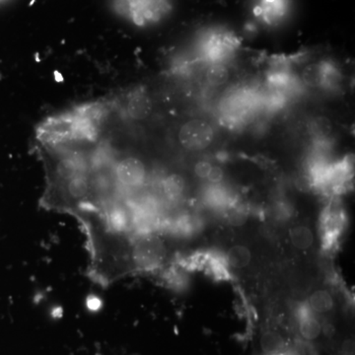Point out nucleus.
<instances>
[{
    "mask_svg": "<svg viewBox=\"0 0 355 355\" xmlns=\"http://www.w3.org/2000/svg\"><path fill=\"white\" fill-rule=\"evenodd\" d=\"M114 13L137 27L162 22L172 10L171 0H111Z\"/></svg>",
    "mask_w": 355,
    "mask_h": 355,
    "instance_id": "1",
    "label": "nucleus"
},
{
    "mask_svg": "<svg viewBox=\"0 0 355 355\" xmlns=\"http://www.w3.org/2000/svg\"><path fill=\"white\" fill-rule=\"evenodd\" d=\"M128 259L130 268L144 272H155L166 268L167 249L158 234L133 238L128 242Z\"/></svg>",
    "mask_w": 355,
    "mask_h": 355,
    "instance_id": "2",
    "label": "nucleus"
},
{
    "mask_svg": "<svg viewBox=\"0 0 355 355\" xmlns=\"http://www.w3.org/2000/svg\"><path fill=\"white\" fill-rule=\"evenodd\" d=\"M239 46L237 37L223 28H211L200 35L198 53L209 64H222L233 55Z\"/></svg>",
    "mask_w": 355,
    "mask_h": 355,
    "instance_id": "3",
    "label": "nucleus"
},
{
    "mask_svg": "<svg viewBox=\"0 0 355 355\" xmlns=\"http://www.w3.org/2000/svg\"><path fill=\"white\" fill-rule=\"evenodd\" d=\"M347 223L345 210L342 203L336 198L331 200L324 207L320 217V233L322 238V248L324 252L335 251L343 234Z\"/></svg>",
    "mask_w": 355,
    "mask_h": 355,
    "instance_id": "4",
    "label": "nucleus"
},
{
    "mask_svg": "<svg viewBox=\"0 0 355 355\" xmlns=\"http://www.w3.org/2000/svg\"><path fill=\"white\" fill-rule=\"evenodd\" d=\"M214 128L207 121L193 119L187 121L180 128L178 139L187 150L200 151L207 148L214 140Z\"/></svg>",
    "mask_w": 355,
    "mask_h": 355,
    "instance_id": "5",
    "label": "nucleus"
},
{
    "mask_svg": "<svg viewBox=\"0 0 355 355\" xmlns=\"http://www.w3.org/2000/svg\"><path fill=\"white\" fill-rule=\"evenodd\" d=\"M254 104V96L250 93H234L229 96L222 105V119L229 125H239L249 118Z\"/></svg>",
    "mask_w": 355,
    "mask_h": 355,
    "instance_id": "6",
    "label": "nucleus"
},
{
    "mask_svg": "<svg viewBox=\"0 0 355 355\" xmlns=\"http://www.w3.org/2000/svg\"><path fill=\"white\" fill-rule=\"evenodd\" d=\"M302 80L313 88H327L336 83L338 77L336 67L330 62H312L302 70Z\"/></svg>",
    "mask_w": 355,
    "mask_h": 355,
    "instance_id": "7",
    "label": "nucleus"
},
{
    "mask_svg": "<svg viewBox=\"0 0 355 355\" xmlns=\"http://www.w3.org/2000/svg\"><path fill=\"white\" fill-rule=\"evenodd\" d=\"M289 0H258L254 14L259 20L268 25H277L286 17Z\"/></svg>",
    "mask_w": 355,
    "mask_h": 355,
    "instance_id": "8",
    "label": "nucleus"
},
{
    "mask_svg": "<svg viewBox=\"0 0 355 355\" xmlns=\"http://www.w3.org/2000/svg\"><path fill=\"white\" fill-rule=\"evenodd\" d=\"M186 191V181L177 173L167 175L159 183V198L168 209V205L177 203L183 198Z\"/></svg>",
    "mask_w": 355,
    "mask_h": 355,
    "instance_id": "9",
    "label": "nucleus"
},
{
    "mask_svg": "<svg viewBox=\"0 0 355 355\" xmlns=\"http://www.w3.org/2000/svg\"><path fill=\"white\" fill-rule=\"evenodd\" d=\"M296 319L298 322L299 334L306 340H317L323 331V324L315 316V313L310 309L308 304L298 308Z\"/></svg>",
    "mask_w": 355,
    "mask_h": 355,
    "instance_id": "10",
    "label": "nucleus"
},
{
    "mask_svg": "<svg viewBox=\"0 0 355 355\" xmlns=\"http://www.w3.org/2000/svg\"><path fill=\"white\" fill-rule=\"evenodd\" d=\"M225 256L218 252L209 251L203 272L217 282H227L232 277Z\"/></svg>",
    "mask_w": 355,
    "mask_h": 355,
    "instance_id": "11",
    "label": "nucleus"
},
{
    "mask_svg": "<svg viewBox=\"0 0 355 355\" xmlns=\"http://www.w3.org/2000/svg\"><path fill=\"white\" fill-rule=\"evenodd\" d=\"M261 349L265 355L286 354V342L279 331H266L261 335Z\"/></svg>",
    "mask_w": 355,
    "mask_h": 355,
    "instance_id": "12",
    "label": "nucleus"
},
{
    "mask_svg": "<svg viewBox=\"0 0 355 355\" xmlns=\"http://www.w3.org/2000/svg\"><path fill=\"white\" fill-rule=\"evenodd\" d=\"M251 252L242 245H236L226 254L225 259L229 266L234 268H244L251 261Z\"/></svg>",
    "mask_w": 355,
    "mask_h": 355,
    "instance_id": "13",
    "label": "nucleus"
},
{
    "mask_svg": "<svg viewBox=\"0 0 355 355\" xmlns=\"http://www.w3.org/2000/svg\"><path fill=\"white\" fill-rule=\"evenodd\" d=\"M334 299L326 291H318L311 295L309 300L310 309L314 313H328L334 308Z\"/></svg>",
    "mask_w": 355,
    "mask_h": 355,
    "instance_id": "14",
    "label": "nucleus"
},
{
    "mask_svg": "<svg viewBox=\"0 0 355 355\" xmlns=\"http://www.w3.org/2000/svg\"><path fill=\"white\" fill-rule=\"evenodd\" d=\"M292 244L297 249L306 250L314 242L312 231L306 226H297L291 233Z\"/></svg>",
    "mask_w": 355,
    "mask_h": 355,
    "instance_id": "15",
    "label": "nucleus"
},
{
    "mask_svg": "<svg viewBox=\"0 0 355 355\" xmlns=\"http://www.w3.org/2000/svg\"><path fill=\"white\" fill-rule=\"evenodd\" d=\"M205 78L210 85H223L227 83L229 78L227 67L223 64H209V69L205 72Z\"/></svg>",
    "mask_w": 355,
    "mask_h": 355,
    "instance_id": "16",
    "label": "nucleus"
},
{
    "mask_svg": "<svg viewBox=\"0 0 355 355\" xmlns=\"http://www.w3.org/2000/svg\"><path fill=\"white\" fill-rule=\"evenodd\" d=\"M212 166L209 162H207V161H200L198 162L195 167V174L197 175L198 178L200 179L207 180V177H209L210 171H211Z\"/></svg>",
    "mask_w": 355,
    "mask_h": 355,
    "instance_id": "17",
    "label": "nucleus"
},
{
    "mask_svg": "<svg viewBox=\"0 0 355 355\" xmlns=\"http://www.w3.org/2000/svg\"><path fill=\"white\" fill-rule=\"evenodd\" d=\"M223 176L224 174L223 171L221 170V168L216 167V166H214L207 180L209 182L210 184H217L220 183L222 179H223Z\"/></svg>",
    "mask_w": 355,
    "mask_h": 355,
    "instance_id": "18",
    "label": "nucleus"
},
{
    "mask_svg": "<svg viewBox=\"0 0 355 355\" xmlns=\"http://www.w3.org/2000/svg\"><path fill=\"white\" fill-rule=\"evenodd\" d=\"M279 355H294L293 354H291V352H286V354H282Z\"/></svg>",
    "mask_w": 355,
    "mask_h": 355,
    "instance_id": "19",
    "label": "nucleus"
},
{
    "mask_svg": "<svg viewBox=\"0 0 355 355\" xmlns=\"http://www.w3.org/2000/svg\"><path fill=\"white\" fill-rule=\"evenodd\" d=\"M8 1V0H0V3H3V2Z\"/></svg>",
    "mask_w": 355,
    "mask_h": 355,
    "instance_id": "20",
    "label": "nucleus"
}]
</instances>
